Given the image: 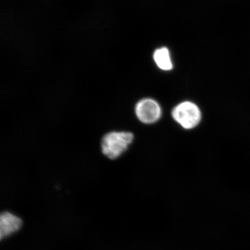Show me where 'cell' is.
Masks as SVG:
<instances>
[{
  "label": "cell",
  "instance_id": "obj_2",
  "mask_svg": "<svg viewBox=\"0 0 250 250\" xmlns=\"http://www.w3.org/2000/svg\"><path fill=\"white\" fill-rule=\"evenodd\" d=\"M172 117L184 129L190 130L201 123L202 112L195 103L186 101L179 103L171 112Z\"/></svg>",
  "mask_w": 250,
  "mask_h": 250
},
{
  "label": "cell",
  "instance_id": "obj_1",
  "mask_svg": "<svg viewBox=\"0 0 250 250\" xmlns=\"http://www.w3.org/2000/svg\"><path fill=\"white\" fill-rule=\"evenodd\" d=\"M133 139V134L130 132H109L102 140L103 154L109 159H117L126 151Z\"/></svg>",
  "mask_w": 250,
  "mask_h": 250
},
{
  "label": "cell",
  "instance_id": "obj_3",
  "mask_svg": "<svg viewBox=\"0 0 250 250\" xmlns=\"http://www.w3.org/2000/svg\"><path fill=\"white\" fill-rule=\"evenodd\" d=\"M135 114L141 123L152 124L161 118L162 111L161 105L154 99L145 98L137 103Z\"/></svg>",
  "mask_w": 250,
  "mask_h": 250
},
{
  "label": "cell",
  "instance_id": "obj_4",
  "mask_svg": "<svg viewBox=\"0 0 250 250\" xmlns=\"http://www.w3.org/2000/svg\"><path fill=\"white\" fill-rule=\"evenodd\" d=\"M22 221L11 212L5 211L0 215V238L3 239L20 229Z\"/></svg>",
  "mask_w": 250,
  "mask_h": 250
},
{
  "label": "cell",
  "instance_id": "obj_5",
  "mask_svg": "<svg viewBox=\"0 0 250 250\" xmlns=\"http://www.w3.org/2000/svg\"><path fill=\"white\" fill-rule=\"evenodd\" d=\"M154 62L161 70L163 71H170L173 69V64L172 62L169 50L167 47L156 49L153 55Z\"/></svg>",
  "mask_w": 250,
  "mask_h": 250
}]
</instances>
